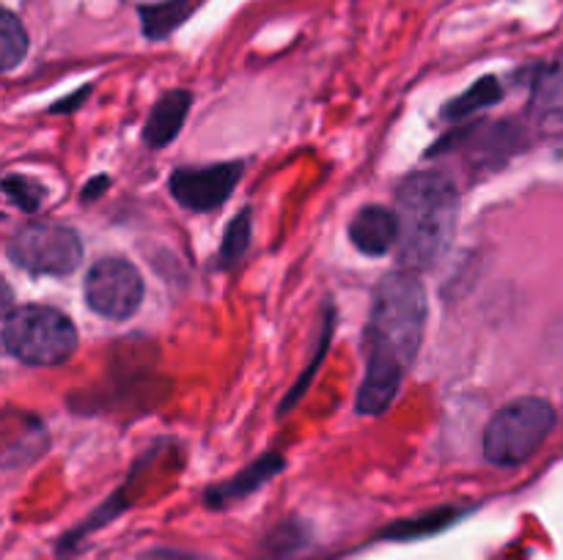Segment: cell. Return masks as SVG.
Listing matches in <instances>:
<instances>
[{"instance_id": "1", "label": "cell", "mask_w": 563, "mask_h": 560, "mask_svg": "<svg viewBox=\"0 0 563 560\" xmlns=\"http://www.w3.org/2000/svg\"><path fill=\"white\" fill-rule=\"evenodd\" d=\"M429 302L421 278L399 269L379 280L366 327V377L357 390L361 415H383L399 395L427 329Z\"/></svg>"}, {"instance_id": "2", "label": "cell", "mask_w": 563, "mask_h": 560, "mask_svg": "<svg viewBox=\"0 0 563 560\" xmlns=\"http://www.w3.org/2000/svg\"><path fill=\"white\" fill-rule=\"evenodd\" d=\"M396 212L401 220V239L396 253L405 269H429L445 256L454 242L460 192L440 170L410 173L396 190Z\"/></svg>"}, {"instance_id": "3", "label": "cell", "mask_w": 563, "mask_h": 560, "mask_svg": "<svg viewBox=\"0 0 563 560\" xmlns=\"http://www.w3.org/2000/svg\"><path fill=\"white\" fill-rule=\"evenodd\" d=\"M3 346L25 366L53 368L75 355L77 329L58 307L20 305L5 313Z\"/></svg>"}, {"instance_id": "4", "label": "cell", "mask_w": 563, "mask_h": 560, "mask_svg": "<svg viewBox=\"0 0 563 560\" xmlns=\"http://www.w3.org/2000/svg\"><path fill=\"white\" fill-rule=\"evenodd\" d=\"M555 428V410L539 395H526L500 406L484 428V459L495 467H520L548 443Z\"/></svg>"}, {"instance_id": "5", "label": "cell", "mask_w": 563, "mask_h": 560, "mask_svg": "<svg viewBox=\"0 0 563 560\" xmlns=\"http://www.w3.org/2000/svg\"><path fill=\"white\" fill-rule=\"evenodd\" d=\"M5 253H9L11 264L25 272L64 278V275L75 272L77 264L82 261V242L69 225L36 220L11 234Z\"/></svg>"}, {"instance_id": "6", "label": "cell", "mask_w": 563, "mask_h": 560, "mask_svg": "<svg viewBox=\"0 0 563 560\" xmlns=\"http://www.w3.org/2000/svg\"><path fill=\"white\" fill-rule=\"evenodd\" d=\"M88 307L110 322H124L143 302V278L124 258H99L82 285Z\"/></svg>"}, {"instance_id": "7", "label": "cell", "mask_w": 563, "mask_h": 560, "mask_svg": "<svg viewBox=\"0 0 563 560\" xmlns=\"http://www.w3.org/2000/svg\"><path fill=\"white\" fill-rule=\"evenodd\" d=\"M242 179V163H214L170 173V195L187 212H218Z\"/></svg>"}, {"instance_id": "8", "label": "cell", "mask_w": 563, "mask_h": 560, "mask_svg": "<svg viewBox=\"0 0 563 560\" xmlns=\"http://www.w3.org/2000/svg\"><path fill=\"white\" fill-rule=\"evenodd\" d=\"M350 239L363 256H388L394 247H399L401 239V220L396 209L368 203L357 209V214L350 223Z\"/></svg>"}, {"instance_id": "9", "label": "cell", "mask_w": 563, "mask_h": 560, "mask_svg": "<svg viewBox=\"0 0 563 560\" xmlns=\"http://www.w3.org/2000/svg\"><path fill=\"white\" fill-rule=\"evenodd\" d=\"M192 93L190 91H176L163 93V97L154 102V108L148 110V119L143 124V141H146L148 148H165L185 126L187 113H190Z\"/></svg>"}, {"instance_id": "10", "label": "cell", "mask_w": 563, "mask_h": 560, "mask_svg": "<svg viewBox=\"0 0 563 560\" xmlns=\"http://www.w3.org/2000/svg\"><path fill=\"white\" fill-rule=\"evenodd\" d=\"M284 456L280 453H267L262 456V459L253 461L251 467H245V470L240 472V475H234L231 481L225 483H218V486H212L207 492V505L209 508H225V505L236 503V500L247 497V494H253L256 489H262L264 483L273 481L275 475H278L280 470H284Z\"/></svg>"}, {"instance_id": "11", "label": "cell", "mask_w": 563, "mask_h": 560, "mask_svg": "<svg viewBox=\"0 0 563 560\" xmlns=\"http://www.w3.org/2000/svg\"><path fill=\"white\" fill-rule=\"evenodd\" d=\"M531 104L539 124L548 130H563V55L537 75Z\"/></svg>"}, {"instance_id": "12", "label": "cell", "mask_w": 563, "mask_h": 560, "mask_svg": "<svg viewBox=\"0 0 563 560\" xmlns=\"http://www.w3.org/2000/svg\"><path fill=\"white\" fill-rule=\"evenodd\" d=\"M462 514H465V511L460 508H440V511H432V514L416 516V519H401L396 522V525H390L388 530L383 533V538H394V541H412V538L434 536V533L454 525Z\"/></svg>"}, {"instance_id": "13", "label": "cell", "mask_w": 563, "mask_h": 560, "mask_svg": "<svg viewBox=\"0 0 563 560\" xmlns=\"http://www.w3.org/2000/svg\"><path fill=\"white\" fill-rule=\"evenodd\" d=\"M190 14V0H165L157 5H143L141 22L148 38H165Z\"/></svg>"}, {"instance_id": "14", "label": "cell", "mask_w": 563, "mask_h": 560, "mask_svg": "<svg viewBox=\"0 0 563 560\" xmlns=\"http://www.w3.org/2000/svg\"><path fill=\"white\" fill-rule=\"evenodd\" d=\"M504 97V88L495 77H482V80L473 82L465 93H460L456 99H451L449 108H445V119H465V115L476 113V110L489 108L498 99Z\"/></svg>"}, {"instance_id": "15", "label": "cell", "mask_w": 563, "mask_h": 560, "mask_svg": "<svg viewBox=\"0 0 563 560\" xmlns=\"http://www.w3.org/2000/svg\"><path fill=\"white\" fill-rule=\"evenodd\" d=\"M27 55V31L14 11H3L0 16V66L3 71H14Z\"/></svg>"}, {"instance_id": "16", "label": "cell", "mask_w": 563, "mask_h": 560, "mask_svg": "<svg viewBox=\"0 0 563 560\" xmlns=\"http://www.w3.org/2000/svg\"><path fill=\"white\" fill-rule=\"evenodd\" d=\"M251 236H253V220H251V209H242L229 225H225L223 234V245H220V267L231 269L242 261V256L251 247Z\"/></svg>"}, {"instance_id": "17", "label": "cell", "mask_w": 563, "mask_h": 560, "mask_svg": "<svg viewBox=\"0 0 563 560\" xmlns=\"http://www.w3.org/2000/svg\"><path fill=\"white\" fill-rule=\"evenodd\" d=\"M330 338H333V311H330L328 322H324V333H322V340H319V349H317V355H313L311 366L306 368V373H302V377H300V382H297L295 388H291V393L286 395V399H284V404H280V415H284L286 410H291V406L297 404V399H300V395L306 393V390H308V384L313 382V377H317V371H319V366H322L324 355H328Z\"/></svg>"}, {"instance_id": "18", "label": "cell", "mask_w": 563, "mask_h": 560, "mask_svg": "<svg viewBox=\"0 0 563 560\" xmlns=\"http://www.w3.org/2000/svg\"><path fill=\"white\" fill-rule=\"evenodd\" d=\"M3 192L14 206L22 209V212H36V209L42 206L44 190L36 181L25 179V176H5Z\"/></svg>"}, {"instance_id": "19", "label": "cell", "mask_w": 563, "mask_h": 560, "mask_svg": "<svg viewBox=\"0 0 563 560\" xmlns=\"http://www.w3.org/2000/svg\"><path fill=\"white\" fill-rule=\"evenodd\" d=\"M135 560H198L196 555L181 552V549H170V547H154L146 549L143 555H137Z\"/></svg>"}, {"instance_id": "20", "label": "cell", "mask_w": 563, "mask_h": 560, "mask_svg": "<svg viewBox=\"0 0 563 560\" xmlns=\"http://www.w3.org/2000/svg\"><path fill=\"white\" fill-rule=\"evenodd\" d=\"M102 187H108V179H104V176H99V179H93L91 187L86 184V192H82V198H86V201H88V198H97Z\"/></svg>"}]
</instances>
